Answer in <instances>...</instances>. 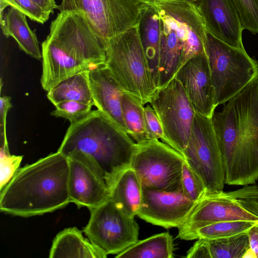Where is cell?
<instances>
[{"label": "cell", "instance_id": "1", "mask_svg": "<svg viewBox=\"0 0 258 258\" xmlns=\"http://www.w3.org/2000/svg\"><path fill=\"white\" fill-rule=\"evenodd\" d=\"M212 122L225 183L247 185L258 179V78L214 112Z\"/></svg>", "mask_w": 258, "mask_h": 258}, {"label": "cell", "instance_id": "2", "mask_svg": "<svg viewBox=\"0 0 258 258\" xmlns=\"http://www.w3.org/2000/svg\"><path fill=\"white\" fill-rule=\"evenodd\" d=\"M41 84L49 91L61 81L84 71L105 64V43L83 16L60 12L51 22L42 43Z\"/></svg>", "mask_w": 258, "mask_h": 258}, {"label": "cell", "instance_id": "3", "mask_svg": "<svg viewBox=\"0 0 258 258\" xmlns=\"http://www.w3.org/2000/svg\"><path fill=\"white\" fill-rule=\"evenodd\" d=\"M69 164L58 151L19 168L0 190V210L20 217L41 215L71 202Z\"/></svg>", "mask_w": 258, "mask_h": 258}, {"label": "cell", "instance_id": "4", "mask_svg": "<svg viewBox=\"0 0 258 258\" xmlns=\"http://www.w3.org/2000/svg\"><path fill=\"white\" fill-rule=\"evenodd\" d=\"M136 144L99 110L71 124L58 151L68 157L78 152L95 168L110 189L130 166Z\"/></svg>", "mask_w": 258, "mask_h": 258}, {"label": "cell", "instance_id": "5", "mask_svg": "<svg viewBox=\"0 0 258 258\" xmlns=\"http://www.w3.org/2000/svg\"><path fill=\"white\" fill-rule=\"evenodd\" d=\"M106 67L122 90L144 104L158 90L144 53L137 25L108 40Z\"/></svg>", "mask_w": 258, "mask_h": 258}, {"label": "cell", "instance_id": "6", "mask_svg": "<svg viewBox=\"0 0 258 258\" xmlns=\"http://www.w3.org/2000/svg\"><path fill=\"white\" fill-rule=\"evenodd\" d=\"M206 54L216 107L225 104L258 78V61L245 49L230 46L207 32Z\"/></svg>", "mask_w": 258, "mask_h": 258}, {"label": "cell", "instance_id": "7", "mask_svg": "<svg viewBox=\"0 0 258 258\" xmlns=\"http://www.w3.org/2000/svg\"><path fill=\"white\" fill-rule=\"evenodd\" d=\"M144 0H62L60 12L79 13L105 43L109 39L136 26Z\"/></svg>", "mask_w": 258, "mask_h": 258}, {"label": "cell", "instance_id": "8", "mask_svg": "<svg viewBox=\"0 0 258 258\" xmlns=\"http://www.w3.org/2000/svg\"><path fill=\"white\" fill-rule=\"evenodd\" d=\"M183 155L159 139L136 143L130 167L136 172L143 188L181 190Z\"/></svg>", "mask_w": 258, "mask_h": 258}, {"label": "cell", "instance_id": "9", "mask_svg": "<svg viewBox=\"0 0 258 258\" xmlns=\"http://www.w3.org/2000/svg\"><path fill=\"white\" fill-rule=\"evenodd\" d=\"M150 103L163 127V142L181 154L189 140L196 112L175 77L157 90Z\"/></svg>", "mask_w": 258, "mask_h": 258}, {"label": "cell", "instance_id": "10", "mask_svg": "<svg viewBox=\"0 0 258 258\" xmlns=\"http://www.w3.org/2000/svg\"><path fill=\"white\" fill-rule=\"evenodd\" d=\"M182 155L207 192L223 191L224 171L212 118L196 113L190 137Z\"/></svg>", "mask_w": 258, "mask_h": 258}, {"label": "cell", "instance_id": "11", "mask_svg": "<svg viewBox=\"0 0 258 258\" xmlns=\"http://www.w3.org/2000/svg\"><path fill=\"white\" fill-rule=\"evenodd\" d=\"M90 211L84 229L89 240L106 255L118 254L138 240L139 226L110 197Z\"/></svg>", "mask_w": 258, "mask_h": 258}, {"label": "cell", "instance_id": "12", "mask_svg": "<svg viewBox=\"0 0 258 258\" xmlns=\"http://www.w3.org/2000/svg\"><path fill=\"white\" fill-rule=\"evenodd\" d=\"M155 5L160 19L174 30L181 42L180 68L194 56L206 54L207 31L195 3L188 1H165L156 2Z\"/></svg>", "mask_w": 258, "mask_h": 258}, {"label": "cell", "instance_id": "13", "mask_svg": "<svg viewBox=\"0 0 258 258\" xmlns=\"http://www.w3.org/2000/svg\"><path fill=\"white\" fill-rule=\"evenodd\" d=\"M197 203L189 200L181 190L143 188L142 206L137 216L166 229L178 228L185 223Z\"/></svg>", "mask_w": 258, "mask_h": 258}, {"label": "cell", "instance_id": "14", "mask_svg": "<svg viewBox=\"0 0 258 258\" xmlns=\"http://www.w3.org/2000/svg\"><path fill=\"white\" fill-rule=\"evenodd\" d=\"M67 157L71 202L91 210L105 202L110 197V191L95 168L79 153H73Z\"/></svg>", "mask_w": 258, "mask_h": 258}, {"label": "cell", "instance_id": "15", "mask_svg": "<svg viewBox=\"0 0 258 258\" xmlns=\"http://www.w3.org/2000/svg\"><path fill=\"white\" fill-rule=\"evenodd\" d=\"M196 113L212 118L216 106L207 54L196 55L176 73Z\"/></svg>", "mask_w": 258, "mask_h": 258}, {"label": "cell", "instance_id": "16", "mask_svg": "<svg viewBox=\"0 0 258 258\" xmlns=\"http://www.w3.org/2000/svg\"><path fill=\"white\" fill-rule=\"evenodd\" d=\"M197 7L209 33L230 46L244 49L243 29L232 0H201Z\"/></svg>", "mask_w": 258, "mask_h": 258}, {"label": "cell", "instance_id": "17", "mask_svg": "<svg viewBox=\"0 0 258 258\" xmlns=\"http://www.w3.org/2000/svg\"><path fill=\"white\" fill-rule=\"evenodd\" d=\"M241 220L258 222V217L247 210L227 192H206L198 202L182 226Z\"/></svg>", "mask_w": 258, "mask_h": 258}, {"label": "cell", "instance_id": "18", "mask_svg": "<svg viewBox=\"0 0 258 258\" xmlns=\"http://www.w3.org/2000/svg\"><path fill=\"white\" fill-rule=\"evenodd\" d=\"M89 80L94 105L128 134L121 108L124 92L105 64L90 70Z\"/></svg>", "mask_w": 258, "mask_h": 258}, {"label": "cell", "instance_id": "19", "mask_svg": "<svg viewBox=\"0 0 258 258\" xmlns=\"http://www.w3.org/2000/svg\"><path fill=\"white\" fill-rule=\"evenodd\" d=\"M137 25L144 53L158 88L161 22L155 4H147L144 6Z\"/></svg>", "mask_w": 258, "mask_h": 258}, {"label": "cell", "instance_id": "20", "mask_svg": "<svg viewBox=\"0 0 258 258\" xmlns=\"http://www.w3.org/2000/svg\"><path fill=\"white\" fill-rule=\"evenodd\" d=\"M110 198L128 217L134 218L143 203V187L139 176L131 167L118 176L110 189Z\"/></svg>", "mask_w": 258, "mask_h": 258}, {"label": "cell", "instance_id": "21", "mask_svg": "<svg viewBox=\"0 0 258 258\" xmlns=\"http://www.w3.org/2000/svg\"><path fill=\"white\" fill-rule=\"evenodd\" d=\"M107 255L85 239L76 227L65 229L54 239L49 257L105 258Z\"/></svg>", "mask_w": 258, "mask_h": 258}, {"label": "cell", "instance_id": "22", "mask_svg": "<svg viewBox=\"0 0 258 258\" xmlns=\"http://www.w3.org/2000/svg\"><path fill=\"white\" fill-rule=\"evenodd\" d=\"M161 40L158 67V90L165 87L180 69L182 45L176 33L167 23L160 19Z\"/></svg>", "mask_w": 258, "mask_h": 258}, {"label": "cell", "instance_id": "23", "mask_svg": "<svg viewBox=\"0 0 258 258\" xmlns=\"http://www.w3.org/2000/svg\"><path fill=\"white\" fill-rule=\"evenodd\" d=\"M26 16L18 9L10 7L1 18V26L6 37H12L22 50L31 57L42 58L39 42L35 33L31 30Z\"/></svg>", "mask_w": 258, "mask_h": 258}, {"label": "cell", "instance_id": "24", "mask_svg": "<svg viewBox=\"0 0 258 258\" xmlns=\"http://www.w3.org/2000/svg\"><path fill=\"white\" fill-rule=\"evenodd\" d=\"M257 222L243 220L227 221L197 226H182L178 228L177 237L186 240L227 238L246 232Z\"/></svg>", "mask_w": 258, "mask_h": 258}, {"label": "cell", "instance_id": "25", "mask_svg": "<svg viewBox=\"0 0 258 258\" xmlns=\"http://www.w3.org/2000/svg\"><path fill=\"white\" fill-rule=\"evenodd\" d=\"M47 97L54 105L68 100L94 105L89 71L81 72L61 81L48 91Z\"/></svg>", "mask_w": 258, "mask_h": 258}, {"label": "cell", "instance_id": "26", "mask_svg": "<svg viewBox=\"0 0 258 258\" xmlns=\"http://www.w3.org/2000/svg\"><path fill=\"white\" fill-rule=\"evenodd\" d=\"M174 245L171 235L168 232L157 234L126 248L115 256L118 258H171Z\"/></svg>", "mask_w": 258, "mask_h": 258}, {"label": "cell", "instance_id": "27", "mask_svg": "<svg viewBox=\"0 0 258 258\" xmlns=\"http://www.w3.org/2000/svg\"><path fill=\"white\" fill-rule=\"evenodd\" d=\"M144 105L136 97L123 93L121 98L123 119L128 135L136 143L148 140L144 117Z\"/></svg>", "mask_w": 258, "mask_h": 258}, {"label": "cell", "instance_id": "28", "mask_svg": "<svg viewBox=\"0 0 258 258\" xmlns=\"http://www.w3.org/2000/svg\"><path fill=\"white\" fill-rule=\"evenodd\" d=\"M211 258H244L249 252L246 232L233 236L207 240Z\"/></svg>", "mask_w": 258, "mask_h": 258}, {"label": "cell", "instance_id": "29", "mask_svg": "<svg viewBox=\"0 0 258 258\" xmlns=\"http://www.w3.org/2000/svg\"><path fill=\"white\" fill-rule=\"evenodd\" d=\"M92 105L82 102L68 100L55 105V109L51 112L52 116L63 117L71 124L78 122L85 118L91 112Z\"/></svg>", "mask_w": 258, "mask_h": 258}, {"label": "cell", "instance_id": "30", "mask_svg": "<svg viewBox=\"0 0 258 258\" xmlns=\"http://www.w3.org/2000/svg\"><path fill=\"white\" fill-rule=\"evenodd\" d=\"M181 187L184 195L194 202H198L207 192L203 181L185 161L181 171Z\"/></svg>", "mask_w": 258, "mask_h": 258}, {"label": "cell", "instance_id": "31", "mask_svg": "<svg viewBox=\"0 0 258 258\" xmlns=\"http://www.w3.org/2000/svg\"><path fill=\"white\" fill-rule=\"evenodd\" d=\"M8 6L18 9L31 20L41 24L49 18V14L31 0H0L1 18L3 16V11Z\"/></svg>", "mask_w": 258, "mask_h": 258}, {"label": "cell", "instance_id": "32", "mask_svg": "<svg viewBox=\"0 0 258 258\" xmlns=\"http://www.w3.org/2000/svg\"><path fill=\"white\" fill-rule=\"evenodd\" d=\"M240 17L242 28L258 34V0H232Z\"/></svg>", "mask_w": 258, "mask_h": 258}, {"label": "cell", "instance_id": "33", "mask_svg": "<svg viewBox=\"0 0 258 258\" xmlns=\"http://www.w3.org/2000/svg\"><path fill=\"white\" fill-rule=\"evenodd\" d=\"M227 194L247 210L258 217V185H245Z\"/></svg>", "mask_w": 258, "mask_h": 258}, {"label": "cell", "instance_id": "34", "mask_svg": "<svg viewBox=\"0 0 258 258\" xmlns=\"http://www.w3.org/2000/svg\"><path fill=\"white\" fill-rule=\"evenodd\" d=\"M1 180L0 190L12 179L22 160V156H16L10 154L0 155Z\"/></svg>", "mask_w": 258, "mask_h": 258}, {"label": "cell", "instance_id": "35", "mask_svg": "<svg viewBox=\"0 0 258 258\" xmlns=\"http://www.w3.org/2000/svg\"><path fill=\"white\" fill-rule=\"evenodd\" d=\"M144 117L148 140L164 138L161 123L155 110L150 105L144 107Z\"/></svg>", "mask_w": 258, "mask_h": 258}, {"label": "cell", "instance_id": "36", "mask_svg": "<svg viewBox=\"0 0 258 258\" xmlns=\"http://www.w3.org/2000/svg\"><path fill=\"white\" fill-rule=\"evenodd\" d=\"M12 107L11 97L2 96L0 98V139L1 146H9L6 134V120L9 110Z\"/></svg>", "mask_w": 258, "mask_h": 258}, {"label": "cell", "instance_id": "37", "mask_svg": "<svg viewBox=\"0 0 258 258\" xmlns=\"http://www.w3.org/2000/svg\"><path fill=\"white\" fill-rule=\"evenodd\" d=\"M186 258H211L208 240L200 238L187 252Z\"/></svg>", "mask_w": 258, "mask_h": 258}, {"label": "cell", "instance_id": "38", "mask_svg": "<svg viewBox=\"0 0 258 258\" xmlns=\"http://www.w3.org/2000/svg\"><path fill=\"white\" fill-rule=\"evenodd\" d=\"M246 234L252 257L258 258V222L251 226L247 231Z\"/></svg>", "mask_w": 258, "mask_h": 258}, {"label": "cell", "instance_id": "39", "mask_svg": "<svg viewBox=\"0 0 258 258\" xmlns=\"http://www.w3.org/2000/svg\"><path fill=\"white\" fill-rule=\"evenodd\" d=\"M40 7L48 14L53 13L54 10L58 9V6L56 4L54 0H31Z\"/></svg>", "mask_w": 258, "mask_h": 258}, {"label": "cell", "instance_id": "40", "mask_svg": "<svg viewBox=\"0 0 258 258\" xmlns=\"http://www.w3.org/2000/svg\"><path fill=\"white\" fill-rule=\"evenodd\" d=\"M148 4H154L156 2L165 1H188L193 2L195 4L196 0H144Z\"/></svg>", "mask_w": 258, "mask_h": 258}, {"label": "cell", "instance_id": "41", "mask_svg": "<svg viewBox=\"0 0 258 258\" xmlns=\"http://www.w3.org/2000/svg\"><path fill=\"white\" fill-rule=\"evenodd\" d=\"M201 1V0H196L195 4L196 6H197Z\"/></svg>", "mask_w": 258, "mask_h": 258}]
</instances>
